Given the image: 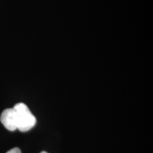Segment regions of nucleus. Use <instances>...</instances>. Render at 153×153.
<instances>
[{
    "label": "nucleus",
    "mask_w": 153,
    "mask_h": 153,
    "mask_svg": "<svg viewBox=\"0 0 153 153\" xmlns=\"http://www.w3.org/2000/svg\"><path fill=\"white\" fill-rule=\"evenodd\" d=\"M16 117L17 129L21 131H28L36 123V119L27 106L23 103L16 104L13 107Z\"/></svg>",
    "instance_id": "1"
},
{
    "label": "nucleus",
    "mask_w": 153,
    "mask_h": 153,
    "mask_svg": "<svg viewBox=\"0 0 153 153\" xmlns=\"http://www.w3.org/2000/svg\"><path fill=\"white\" fill-rule=\"evenodd\" d=\"M0 120L7 130L14 131L17 129L16 117L13 108L4 110L1 115Z\"/></svg>",
    "instance_id": "2"
},
{
    "label": "nucleus",
    "mask_w": 153,
    "mask_h": 153,
    "mask_svg": "<svg viewBox=\"0 0 153 153\" xmlns=\"http://www.w3.org/2000/svg\"><path fill=\"white\" fill-rule=\"evenodd\" d=\"M6 153H22L20 149L18 148H14L9 150Z\"/></svg>",
    "instance_id": "3"
},
{
    "label": "nucleus",
    "mask_w": 153,
    "mask_h": 153,
    "mask_svg": "<svg viewBox=\"0 0 153 153\" xmlns=\"http://www.w3.org/2000/svg\"><path fill=\"white\" fill-rule=\"evenodd\" d=\"M40 153H47V152H41Z\"/></svg>",
    "instance_id": "4"
}]
</instances>
